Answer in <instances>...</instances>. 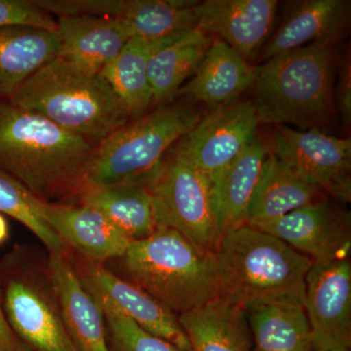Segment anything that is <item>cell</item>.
Wrapping results in <instances>:
<instances>
[{
    "label": "cell",
    "instance_id": "obj_1",
    "mask_svg": "<svg viewBox=\"0 0 351 351\" xmlns=\"http://www.w3.org/2000/svg\"><path fill=\"white\" fill-rule=\"evenodd\" d=\"M97 144L38 113L0 101V170L51 204H75Z\"/></svg>",
    "mask_w": 351,
    "mask_h": 351
},
{
    "label": "cell",
    "instance_id": "obj_2",
    "mask_svg": "<svg viewBox=\"0 0 351 351\" xmlns=\"http://www.w3.org/2000/svg\"><path fill=\"white\" fill-rule=\"evenodd\" d=\"M337 43L318 41L254 66L252 101L261 124L321 130L331 123Z\"/></svg>",
    "mask_w": 351,
    "mask_h": 351
},
{
    "label": "cell",
    "instance_id": "obj_3",
    "mask_svg": "<svg viewBox=\"0 0 351 351\" xmlns=\"http://www.w3.org/2000/svg\"><path fill=\"white\" fill-rule=\"evenodd\" d=\"M216 256L219 297L247 309L269 302L304 304L313 261L249 225L228 230Z\"/></svg>",
    "mask_w": 351,
    "mask_h": 351
},
{
    "label": "cell",
    "instance_id": "obj_4",
    "mask_svg": "<svg viewBox=\"0 0 351 351\" xmlns=\"http://www.w3.org/2000/svg\"><path fill=\"white\" fill-rule=\"evenodd\" d=\"M120 261L124 279L143 289L177 315L221 295L213 252L170 228L132 241Z\"/></svg>",
    "mask_w": 351,
    "mask_h": 351
},
{
    "label": "cell",
    "instance_id": "obj_5",
    "mask_svg": "<svg viewBox=\"0 0 351 351\" xmlns=\"http://www.w3.org/2000/svg\"><path fill=\"white\" fill-rule=\"evenodd\" d=\"M8 101L95 144L132 120L100 75L58 57L29 76Z\"/></svg>",
    "mask_w": 351,
    "mask_h": 351
},
{
    "label": "cell",
    "instance_id": "obj_6",
    "mask_svg": "<svg viewBox=\"0 0 351 351\" xmlns=\"http://www.w3.org/2000/svg\"><path fill=\"white\" fill-rule=\"evenodd\" d=\"M201 117L191 106L168 104L130 120L97 144L85 191L126 184L149 188L171 147Z\"/></svg>",
    "mask_w": 351,
    "mask_h": 351
},
{
    "label": "cell",
    "instance_id": "obj_7",
    "mask_svg": "<svg viewBox=\"0 0 351 351\" xmlns=\"http://www.w3.org/2000/svg\"><path fill=\"white\" fill-rule=\"evenodd\" d=\"M0 299L9 326L32 351H77L46 269L32 270L19 252L0 262Z\"/></svg>",
    "mask_w": 351,
    "mask_h": 351
},
{
    "label": "cell",
    "instance_id": "obj_8",
    "mask_svg": "<svg viewBox=\"0 0 351 351\" xmlns=\"http://www.w3.org/2000/svg\"><path fill=\"white\" fill-rule=\"evenodd\" d=\"M149 186L157 228H170L196 246L216 252L221 240L213 186L204 173L169 149Z\"/></svg>",
    "mask_w": 351,
    "mask_h": 351
},
{
    "label": "cell",
    "instance_id": "obj_9",
    "mask_svg": "<svg viewBox=\"0 0 351 351\" xmlns=\"http://www.w3.org/2000/svg\"><path fill=\"white\" fill-rule=\"evenodd\" d=\"M260 119L252 101L213 108L171 151L209 178L212 184L257 137Z\"/></svg>",
    "mask_w": 351,
    "mask_h": 351
},
{
    "label": "cell",
    "instance_id": "obj_10",
    "mask_svg": "<svg viewBox=\"0 0 351 351\" xmlns=\"http://www.w3.org/2000/svg\"><path fill=\"white\" fill-rule=\"evenodd\" d=\"M269 152L339 203L351 200V140L276 125Z\"/></svg>",
    "mask_w": 351,
    "mask_h": 351
},
{
    "label": "cell",
    "instance_id": "obj_11",
    "mask_svg": "<svg viewBox=\"0 0 351 351\" xmlns=\"http://www.w3.org/2000/svg\"><path fill=\"white\" fill-rule=\"evenodd\" d=\"M193 0H40L39 5L60 16H93L117 20L132 38L161 39L197 27Z\"/></svg>",
    "mask_w": 351,
    "mask_h": 351
},
{
    "label": "cell",
    "instance_id": "obj_12",
    "mask_svg": "<svg viewBox=\"0 0 351 351\" xmlns=\"http://www.w3.org/2000/svg\"><path fill=\"white\" fill-rule=\"evenodd\" d=\"M304 309L315 351H350V260L313 263L306 278Z\"/></svg>",
    "mask_w": 351,
    "mask_h": 351
},
{
    "label": "cell",
    "instance_id": "obj_13",
    "mask_svg": "<svg viewBox=\"0 0 351 351\" xmlns=\"http://www.w3.org/2000/svg\"><path fill=\"white\" fill-rule=\"evenodd\" d=\"M251 226L282 240L313 263L348 260L350 257V213L329 199Z\"/></svg>",
    "mask_w": 351,
    "mask_h": 351
},
{
    "label": "cell",
    "instance_id": "obj_14",
    "mask_svg": "<svg viewBox=\"0 0 351 351\" xmlns=\"http://www.w3.org/2000/svg\"><path fill=\"white\" fill-rule=\"evenodd\" d=\"M69 257L90 293L107 300L145 331L169 341L182 351H189V339L177 314L135 284L113 274L103 263L80 256L73 258L71 254Z\"/></svg>",
    "mask_w": 351,
    "mask_h": 351
},
{
    "label": "cell",
    "instance_id": "obj_15",
    "mask_svg": "<svg viewBox=\"0 0 351 351\" xmlns=\"http://www.w3.org/2000/svg\"><path fill=\"white\" fill-rule=\"evenodd\" d=\"M277 4L276 0H206L196 6L197 27L253 64L270 38Z\"/></svg>",
    "mask_w": 351,
    "mask_h": 351
},
{
    "label": "cell",
    "instance_id": "obj_16",
    "mask_svg": "<svg viewBox=\"0 0 351 351\" xmlns=\"http://www.w3.org/2000/svg\"><path fill=\"white\" fill-rule=\"evenodd\" d=\"M46 272L76 350L110 351L103 311L78 276L68 251L49 254Z\"/></svg>",
    "mask_w": 351,
    "mask_h": 351
},
{
    "label": "cell",
    "instance_id": "obj_17",
    "mask_svg": "<svg viewBox=\"0 0 351 351\" xmlns=\"http://www.w3.org/2000/svg\"><path fill=\"white\" fill-rule=\"evenodd\" d=\"M46 223L80 257L103 263L125 253L130 240L100 212L82 204L40 202Z\"/></svg>",
    "mask_w": 351,
    "mask_h": 351
},
{
    "label": "cell",
    "instance_id": "obj_18",
    "mask_svg": "<svg viewBox=\"0 0 351 351\" xmlns=\"http://www.w3.org/2000/svg\"><path fill=\"white\" fill-rule=\"evenodd\" d=\"M56 23L57 57L94 75H100L132 38L125 25L108 18L60 16Z\"/></svg>",
    "mask_w": 351,
    "mask_h": 351
},
{
    "label": "cell",
    "instance_id": "obj_19",
    "mask_svg": "<svg viewBox=\"0 0 351 351\" xmlns=\"http://www.w3.org/2000/svg\"><path fill=\"white\" fill-rule=\"evenodd\" d=\"M293 4L280 27L261 51L258 58L261 63L318 41H339L348 29L350 1L306 0Z\"/></svg>",
    "mask_w": 351,
    "mask_h": 351
},
{
    "label": "cell",
    "instance_id": "obj_20",
    "mask_svg": "<svg viewBox=\"0 0 351 351\" xmlns=\"http://www.w3.org/2000/svg\"><path fill=\"white\" fill-rule=\"evenodd\" d=\"M254 80L253 64L245 61L225 41L213 38L195 75L182 85L177 97L186 96L212 108L225 107L251 90Z\"/></svg>",
    "mask_w": 351,
    "mask_h": 351
},
{
    "label": "cell",
    "instance_id": "obj_21",
    "mask_svg": "<svg viewBox=\"0 0 351 351\" xmlns=\"http://www.w3.org/2000/svg\"><path fill=\"white\" fill-rule=\"evenodd\" d=\"M269 152V145L256 137L212 184L221 237L246 225Z\"/></svg>",
    "mask_w": 351,
    "mask_h": 351
},
{
    "label": "cell",
    "instance_id": "obj_22",
    "mask_svg": "<svg viewBox=\"0 0 351 351\" xmlns=\"http://www.w3.org/2000/svg\"><path fill=\"white\" fill-rule=\"evenodd\" d=\"M189 351H253L247 311L218 297L178 315Z\"/></svg>",
    "mask_w": 351,
    "mask_h": 351
},
{
    "label": "cell",
    "instance_id": "obj_23",
    "mask_svg": "<svg viewBox=\"0 0 351 351\" xmlns=\"http://www.w3.org/2000/svg\"><path fill=\"white\" fill-rule=\"evenodd\" d=\"M324 191L269 152L246 225L281 218L300 208L328 199Z\"/></svg>",
    "mask_w": 351,
    "mask_h": 351
},
{
    "label": "cell",
    "instance_id": "obj_24",
    "mask_svg": "<svg viewBox=\"0 0 351 351\" xmlns=\"http://www.w3.org/2000/svg\"><path fill=\"white\" fill-rule=\"evenodd\" d=\"M181 34L161 39L132 38L101 71L100 75L131 119L143 117L152 108L149 64L152 55Z\"/></svg>",
    "mask_w": 351,
    "mask_h": 351
},
{
    "label": "cell",
    "instance_id": "obj_25",
    "mask_svg": "<svg viewBox=\"0 0 351 351\" xmlns=\"http://www.w3.org/2000/svg\"><path fill=\"white\" fill-rule=\"evenodd\" d=\"M56 32L31 27H0V101H8L38 69L57 57Z\"/></svg>",
    "mask_w": 351,
    "mask_h": 351
},
{
    "label": "cell",
    "instance_id": "obj_26",
    "mask_svg": "<svg viewBox=\"0 0 351 351\" xmlns=\"http://www.w3.org/2000/svg\"><path fill=\"white\" fill-rule=\"evenodd\" d=\"M213 36L199 27L184 32L152 55L149 64L152 107L168 105L174 100L206 55Z\"/></svg>",
    "mask_w": 351,
    "mask_h": 351
},
{
    "label": "cell",
    "instance_id": "obj_27",
    "mask_svg": "<svg viewBox=\"0 0 351 351\" xmlns=\"http://www.w3.org/2000/svg\"><path fill=\"white\" fill-rule=\"evenodd\" d=\"M253 351H315L304 304L269 302L247 309Z\"/></svg>",
    "mask_w": 351,
    "mask_h": 351
},
{
    "label": "cell",
    "instance_id": "obj_28",
    "mask_svg": "<svg viewBox=\"0 0 351 351\" xmlns=\"http://www.w3.org/2000/svg\"><path fill=\"white\" fill-rule=\"evenodd\" d=\"M75 204L93 208L130 240L147 239L157 230L151 191L137 184L83 191Z\"/></svg>",
    "mask_w": 351,
    "mask_h": 351
},
{
    "label": "cell",
    "instance_id": "obj_29",
    "mask_svg": "<svg viewBox=\"0 0 351 351\" xmlns=\"http://www.w3.org/2000/svg\"><path fill=\"white\" fill-rule=\"evenodd\" d=\"M40 202L24 184L0 170V214L11 217L31 230L49 254L66 253V245L43 219Z\"/></svg>",
    "mask_w": 351,
    "mask_h": 351
},
{
    "label": "cell",
    "instance_id": "obj_30",
    "mask_svg": "<svg viewBox=\"0 0 351 351\" xmlns=\"http://www.w3.org/2000/svg\"><path fill=\"white\" fill-rule=\"evenodd\" d=\"M92 295L105 317L110 351H182L169 341L145 331L107 300Z\"/></svg>",
    "mask_w": 351,
    "mask_h": 351
},
{
    "label": "cell",
    "instance_id": "obj_31",
    "mask_svg": "<svg viewBox=\"0 0 351 351\" xmlns=\"http://www.w3.org/2000/svg\"><path fill=\"white\" fill-rule=\"evenodd\" d=\"M31 27L56 31L54 16L44 10L36 0H0V27Z\"/></svg>",
    "mask_w": 351,
    "mask_h": 351
},
{
    "label": "cell",
    "instance_id": "obj_32",
    "mask_svg": "<svg viewBox=\"0 0 351 351\" xmlns=\"http://www.w3.org/2000/svg\"><path fill=\"white\" fill-rule=\"evenodd\" d=\"M335 108L338 110L346 128L351 123V60L346 55L339 71V80L334 89Z\"/></svg>",
    "mask_w": 351,
    "mask_h": 351
},
{
    "label": "cell",
    "instance_id": "obj_33",
    "mask_svg": "<svg viewBox=\"0 0 351 351\" xmlns=\"http://www.w3.org/2000/svg\"><path fill=\"white\" fill-rule=\"evenodd\" d=\"M0 351H32L23 343L9 326L0 299Z\"/></svg>",
    "mask_w": 351,
    "mask_h": 351
},
{
    "label": "cell",
    "instance_id": "obj_34",
    "mask_svg": "<svg viewBox=\"0 0 351 351\" xmlns=\"http://www.w3.org/2000/svg\"><path fill=\"white\" fill-rule=\"evenodd\" d=\"M10 237V230L3 215L0 214V246L5 243Z\"/></svg>",
    "mask_w": 351,
    "mask_h": 351
}]
</instances>
